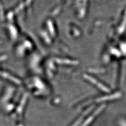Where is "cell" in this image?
<instances>
[{
	"label": "cell",
	"instance_id": "cell-1",
	"mask_svg": "<svg viewBox=\"0 0 126 126\" xmlns=\"http://www.w3.org/2000/svg\"><path fill=\"white\" fill-rule=\"evenodd\" d=\"M104 106L102 107H100L99 108H98L97 110H96L94 112V113H93L92 115H90L88 118L87 119H86V121H85V123H84V124L82 125L81 126H87L88 125H89L90 123H92V121L94 120V117H96V116H97L102 110V109H103Z\"/></svg>",
	"mask_w": 126,
	"mask_h": 126
}]
</instances>
